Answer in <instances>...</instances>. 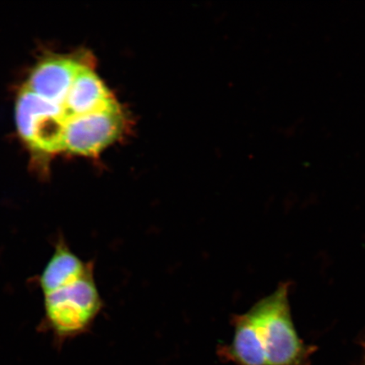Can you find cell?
Instances as JSON below:
<instances>
[{"instance_id": "6", "label": "cell", "mask_w": 365, "mask_h": 365, "mask_svg": "<svg viewBox=\"0 0 365 365\" xmlns=\"http://www.w3.org/2000/svg\"><path fill=\"white\" fill-rule=\"evenodd\" d=\"M95 267L93 262H84L73 252L63 236H59L53 254L38 277L43 295L70 284Z\"/></svg>"}, {"instance_id": "4", "label": "cell", "mask_w": 365, "mask_h": 365, "mask_svg": "<svg viewBox=\"0 0 365 365\" xmlns=\"http://www.w3.org/2000/svg\"><path fill=\"white\" fill-rule=\"evenodd\" d=\"M83 65L80 59L71 57L46 58L34 68L24 86L38 97L61 105Z\"/></svg>"}, {"instance_id": "5", "label": "cell", "mask_w": 365, "mask_h": 365, "mask_svg": "<svg viewBox=\"0 0 365 365\" xmlns=\"http://www.w3.org/2000/svg\"><path fill=\"white\" fill-rule=\"evenodd\" d=\"M115 103L93 68L84 63L73 81L65 100L58 106L62 109L66 126V123L73 118L102 110Z\"/></svg>"}, {"instance_id": "7", "label": "cell", "mask_w": 365, "mask_h": 365, "mask_svg": "<svg viewBox=\"0 0 365 365\" xmlns=\"http://www.w3.org/2000/svg\"><path fill=\"white\" fill-rule=\"evenodd\" d=\"M235 327L230 344L223 345L218 354L238 365H267L262 342L250 312L237 314L232 321Z\"/></svg>"}, {"instance_id": "1", "label": "cell", "mask_w": 365, "mask_h": 365, "mask_svg": "<svg viewBox=\"0 0 365 365\" xmlns=\"http://www.w3.org/2000/svg\"><path fill=\"white\" fill-rule=\"evenodd\" d=\"M95 267L76 280L44 295L43 331L52 333L56 344L83 335L103 308L96 282Z\"/></svg>"}, {"instance_id": "2", "label": "cell", "mask_w": 365, "mask_h": 365, "mask_svg": "<svg viewBox=\"0 0 365 365\" xmlns=\"http://www.w3.org/2000/svg\"><path fill=\"white\" fill-rule=\"evenodd\" d=\"M289 282L255 304L249 312L262 342L267 365H307L314 353L297 333L291 316Z\"/></svg>"}, {"instance_id": "9", "label": "cell", "mask_w": 365, "mask_h": 365, "mask_svg": "<svg viewBox=\"0 0 365 365\" xmlns=\"http://www.w3.org/2000/svg\"><path fill=\"white\" fill-rule=\"evenodd\" d=\"M364 348H365V339H364Z\"/></svg>"}, {"instance_id": "3", "label": "cell", "mask_w": 365, "mask_h": 365, "mask_svg": "<svg viewBox=\"0 0 365 365\" xmlns=\"http://www.w3.org/2000/svg\"><path fill=\"white\" fill-rule=\"evenodd\" d=\"M124 118L117 103L111 107L71 118L66 123L63 150L96 156L121 134Z\"/></svg>"}, {"instance_id": "8", "label": "cell", "mask_w": 365, "mask_h": 365, "mask_svg": "<svg viewBox=\"0 0 365 365\" xmlns=\"http://www.w3.org/2000/svg\"><path fill=\"white\" fill-rule=\"evenodd\" d=\"M361 365H365V358H364V361H363V363L361 364Z\"/></svg>"}]
</instances>
